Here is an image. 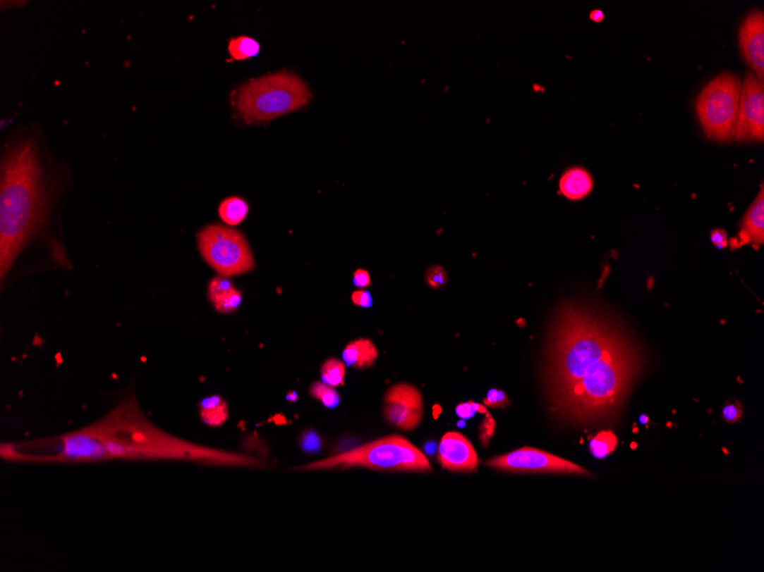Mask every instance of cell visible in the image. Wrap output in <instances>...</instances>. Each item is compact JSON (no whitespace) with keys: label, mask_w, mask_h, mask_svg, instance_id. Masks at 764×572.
<instances>
[{"label":"cell","mask_w":764,"mask_h":572,"mask_svg":"<svg viewBox=\"0 0 764 572\" xmlns=\"http://www.w3.org/2000/svg\"><path fill=\"white\" fill-rule=\"evenodd\" d=\"M642 361L638 344L609 314L565 301L550 323L541 368L552 413L574 425L612 423Z\"/></svg>","instance_id":"6da1fadb"},{"label":"cell","mask_w":764,"mask_h":572,"mask_svg":"<svg viewBox=\"0 0 764 572\" xmlns=\"http://www.w3.org/2000/svg\"><path fill=\"white\" fill-rule=\"evenodd\" d=\"M0 185V277L4 280L45 217V182L32 142H22L8 151L1 165Z\"/></svg>","instance_id":"7a4b0ae2"},{"label":"cell","mask_w":764,"mask_h":572,"mask_svg":"<svg viewBox=\"0 0 764 572\" xmlns=\"http://www.w3.org/2000/svg\"><path fill=\"white\" fill-rule=\"evenodd\" d=\"M310 97L303 79L283 71L243 85L234 94V106L248 124H259L299 110Z\"/></svg>","instance_id":"3957f363"},{"label":"cell","mask_w":764,"mask_h":572,"mask_svg":"<svg viewBox=\"0 0 764 572\" xmlns=\"http://www.w3.org/2000/svg\"><path fill=\"white\" fill-rule=\"evenodd\" d=\"M353 467L393 472H432V465L425 454L401 435L381 437L348 452L298 467L296 470H349Z\"/></svg>","instance_id":"277c9868"},{"label":"cell","mask_w":764,"mask_h":572,"mask_svg":"<svg viewBox=\"0 0 764 572\" xmlns=\"http://www.w3.org/2000/svg\"><path fill=\"white\" fill-rule=\"evenodd\" d=\"M741 79L734 73L717 75L698 95L696 110L707 137L717 142L736 139Z\"/></svg>","instance_id":"5b68a950"},{"label":"cell","mask_w":764,"mask_h":572,"mask_svg":"<svg viewBox=\"0 0 764 572\" xmlns=\"http://www.w3.org/2000/svg\"><path fill=\"white\" fill-rule=\"evenodd\" d=\"M197 239L202 259L221 277L248 273L255 266L248 240L237 230L212 224L200 231Z\"/></svg>","instance_id":"8992f818"},{"label":"cell","mask_w":764,"mask_h":572,"mask_svg":"<svg viewBox=\"0 0 764 572\" xmlns=\"http://www.w3.org/2000/svg\"><path fill=\"white\" fill-rule=\"evenodd\" d=\"M487 466L497 471L516 473H554V474H579L592 476L583 467L566 461L564 458L544 452L540 449H517L504 455L489 459Z\"/></svg>","instance_id":"52a82bcc"},{"label":"cell","mask_w":764,"mask_h":572,"mask_svg":"<svg viewBox=\"0 0 764 572\" xmlns=\"http://www.w3.org/2000/svg\"><path fill=\"white\" fill-rule=\"evenodd\" d=\"M740 142L764 139V87L752 73L741 82L736 139Z\"/></svg>","instance_id":"ba28073f"},{"label":"cell","mask_w":764,"mask_h":572,"mask_svg":"<svg viewBox=\"0 0 764 572\" xmlns=\"http://www.w3.org/2000/svg\"><path fill=\"white\" fill-rule=\"evenodd\" d=\"M384 417L388 424L402 431L417 428L423 417V401L419 390L405 383L392 386L384 394Z\"/></svg>","instance_id":"9c48e42d"},{"label":"cell","mask_w":764,"mask_h":572,"mask_svg":"<svg viewBox=\"0 0 764 572\" xmlns=\"http://www.w3.org/2000/svg\"><path fill=\"white\" fill-rule=\"evenodd\" d=\"M739 47L753 75L763 82L764 77V15L754 11L740 25Z\"/></svg>","instance_id":"30bf717a"},{"label":"cell","mask_w":764,"mask_h":572,"mask_svg":"<svg viewBox=\"0 0 764 572\" xmlns=\"http://www.w3.org/2000/svg\"><path fill=\"white\" fill-rule=\"evenodd\" d=\"M438 461L445 470L473 472L478 467V457L467 437L458 432H447L438 444Z\"/></svg>","instance_id":"8fae6325"},{"label":"cell","mask_w":764,"mask_h":572,"mask_svg":"<svg viewBox=\"0 0 764 572\" xmlns=\"http://www.w3.org/2000/svg\"><path fill=\"white\" fill-rule=\"evenodd\" d=\"M764 192L761 185L756 199L754 200L741 222L740 238L745 242L763 244L764 241Z\"/></svg>","instance_id":"7c38bea8"},{"label":"cell","mask_w":764,"mask_h":572,"mask_svg":"<svg viewBox=\"0 0 764 572\" xmlns=\"http://www.w3.org/2000/svg\"><path fill=\"white\" fill-rule=\"evenodd\" d=\"M378 349L372 340L368 338H358L353 340L344 347L342 360L349 367L356 369H366L375 365L378 359Z\"/></svg>","instance_id":"4fadbf2b"},{"label":"cell","mask_w":764,"mask_h":572,"mask_svg":"<svg viewBox=\"0 0 764 572\" xmlns=\"http://www.w3.org/2000/svg\"><path fill=\"white\" fill-rule=\"evenodd\" d=\"M559 189L569 199H583L592 191V176L586 169L580 167L568 169L559 181Z\"/></svg>","instance_id":"5bb4252c"},{"label":"cell","mask_w":764,"mask_h":572,"mask_svg":"<svg viewBox=\"0 0 764 572\" xmlns=\"http://www.w3.org/2000/svg\"><path fill=\"white\" fill-rule=\"evenodd\" d=\"M200 415L204 424L210 428H218L227 422L229 417L227 402L220 395L202 399L200 404Z\"/></svg>","instance_id":"9a60e30c"},{"label":"cell","mask_w":764,"mask_h":572,"mask_svg":"<svg viewBox=\"0 0 764 572\" xmlns=\"http://www.w3.org/2000/svg\"><path fill=\"white\" fill-rule=\"evenodd\" d=\"M248 214V202L239 197H229L219 206V216L229 226L239 225Z\"/></svg>","instance_id":"2e32d148"},{"label":"cell","mask_w":764,"mask_h":572,"mask_svg":"<svg viewBox=\"0 0 764 572\" xmlns=\"http://www.w3.org/2000/svg\"><path fill=\"white\" fill-rule=\"evenodd\" d=\"M228 51L235 61L255 58L260 53V44L251 37L241 36L230 39Z\"/></svg>","instance_id":"e0dca14e"},{"label":"cell","mask_w":764,"mask_h":572,"mask_svg":"<svg viewBox=\"0 0 764 572\" xmlns=\"http://www.w3.org/2000/svg\"><path fill=\"white\" fill-rule=\"evenodd\" d=\"M618 446V439L612 431H602L589 442V452L598 459L611 455Z\"/></svg>","instance_id":"ac0fdd59"},{"label":"cell","mask_w":764,"mask_h":572,"mask_svg":"<svg viewBox=\"0 0 764 572\" xmlns=\"http://www.w3.org/2000/svg\"><path fill=\"white\" fill-rule=\"evenodd\" d=\"M320 376L325 384L332 387L344 386L346 377L344 362L336 358L327 359L320 367Z\"/></svg>","instance_id":"d6986e66"},{"label":"cell","mask_w":764,"mask_h":572,"mask_svg":"<svg viewBox=\"0 0 764 572\" xmlns=\"http://www.w3.org/2000/svg\"><path fill=\"white\" fill-rule=\"evenodd\" d=\"M309 394L315 400L320 401L324 406L333 409L340 404V394L332 386L324 382H315L309 386Z\"/></svg>","instance_id":"ffe728a7"},{"label":"cell","mask_w":764,"mask_h":572,"mask_svg":"<svg viewBox=\"0 0 764 572\" xmlns=\"http://www.w3.org/2000/svg\"><path fill=\"white\" fill-rule=\"evenodd\" d=\"M241 301H242V294L234 287L233 290H230L224 295L219 297L217 301H213V305L220 313L228 314L235 312L241 305Z\"/></svg>","instance_id":"44dd1931"},{"label":"cell","mask_w":764,"mask_h":572,"mask_svg":"<svg viewBox=\"0 0 764 572\" xmlns=\"http://www.w3.org/2000/svg\"><path fill=\"white\" fill-rule=\"evenodd\" d=\"M322 444H323V441L320 434L313 430H307L300 435V447L303 452L308 454H316L320 452Z\"/></svg>","instance_id":"7402d4cb"},{"label":"cell","mask_w":764,"mask_h":572,"mask_svg":"<svg viewBox=\"0 0 764 572\" xmlns=\"http://www.w3.org/2000/svg\"><path fill=\"white\" fill-rule=\"evenodd\" d=\"M425 280H426L427 285H428L429 287L434 288V290L442 288V287H444L447 283V272L445 271V268H443V266H430V268H427L426 274H425Z\"/></svg>","instance_id":"603a6c76"},{"label":"cell","mask_w":764,"mask_h":572,"mask_svg":"<svg viewBox=\"0 0 764 572\" xmlns=\"http://www.w3.org/2000/svg\"><path fill=\"white\" fill-rule=\"evenodd\" d=\"M234 285L231 281L226 277H217L214 279H212L211 282L209 285V299L210 301H217L219 297L224 295L226 292H229L230 290H233Z\"/></svg>","instance_id":"cb8c5ba5"},{"label":"cell","mask_w":764,"mask_h":572,"mask_svg":"<svg viewBox=\"0 0 764 572\" xmlns=\"http://www.w3.org/2000/svg\"><path fill=\"white\" fill-rule=\"evenodd\" d=\"M741 416H743V406L737 400L734 399L729 400L723 406L722 417L729 424L739 422Z\"/></svg>","instance_id":"d4e9b609"},{"label":"cell","mask_w":764,"mask_h":572,"mask_svg":"<svg viewBox=\"0 0 764 572\" xmlns=\"http://www.w3.org/2000/svg\"><path fill=\"white\" fill-rule=\"evenodd\" d=\"M456 415L459 416L460 418L469 419L471 417H474L476 414H485L487 413V406L484 404H476L474 401H468L465 404H458L456 408Z\"/></svg>","instance_id":"484cf974"},{"label":"cell","mask_w":764,"mask_h":572,"mask_svg":"<svg viewBox=\"0 0 764 572\" xmlns=\"http://www.w3.org/2000/svg\"><path fill=\"white\" fill-rule=\"evenodd\" d=\"M483 404L490 408H506L511 404L507 394L500 390H490L487 397L483 400Z\"/></svg>","instance_id":"4316f807"},{"label":"cell","mask_w":764,"mask_h":572,"mask_svg":"<svg viewBox=\"0 0 764 572\" xmlns=\"http://www.w3.org/2000/svg\"><path fill=\"white\" fill-rule=\"evenodd\" d=\"M495 428H496V422H495L492 416L490 415L489 413L485 414V418H484L480 428V440L484 446H487L489 440L492 437Z\"/></svg>","instance_id":"83f0119b"},{"label":"cell","mask_w":764,"mask_h":572,"mask_svg":"<svg viewBox=\"0 0 764 572\" xmlns=\"http://www.w3.org/2000/svg\"><path fill=\"white\" fill-rule=\"evenodd\" d=\"M351 301L356 306L370 307L372 305L371 294L366 290H357L353 292Z\"/></svg>","instance_id":"f1b7e54d"},{"label":"cell","mask_w":764,"mask_h":572,"mask_svg":"<svg viewBox=\"0 0 764 572\" xmlns=\"http://www.w3.org/2000/svg\"><path fill=\"white\" fill-rule=\"evenodd\" d=\"M353 285L360 288H366V287L371 286V277H370L369 272L363 268H358L355 273H353Z\"/></svg>","instance_id":"f546056e"},{"label":"cell","mask_w":764,"mask_h":572,"mask_svg":"<svg viewBox=\"0 0 764 572\" xmlns=\"http://www.w3.org/2000/svg\"><path fill=\"white\" fill-rule=\"evenodd\" d=\"M710 239L713 241V244H715L717 248H725L728 246V237L727 233L723 230H714L710 233Z\"/></svg>","instance_id":"4dcf8cb0"},{"label":"cell","mask_w":764,"mask_h":572,"mask_svg":"<svg viewBox=\"0 0 764 572\" xmlns=\"http://www.w3.org/2000/svg\"><path fill=\"white\" fill-rule=\"evenodd\" d=\"M590 18H592V20H594V21H601L602 18H603V13H602L601 11H595V12H592Z\"/></svg>","instance_id":"1f68e13d"},{"label":"cell","mask_w":764,"mask_h":572,"mask_svg":"<svg viewBox=\"0 0 764 572\" xmlns=\"http://www.w3.org/2000/svg\"><path fill=\"white\" fill-rule=\"evenodd\" d=\"M286 399L289 401H292V402H294V401L298 400V395H296V393H294V392H290V393L287 394Z\"/></svg>","instance_id":"d6a6232c"},{"label":"cell","mask_w":764,"mask_h":572,"mask_svg":"<svg viewBox=\"0 0 764 572\" xmlns=\"http://www.w3.org/2000/svg\"><path fill=\"white\" fill-rule=\"evenodd\" d=\"M638 421H640L641 424L647 425L648 423H649V417H648L647 415H641V417H640V418H638Z\"/></svg>","instance_id":"836d02e7"}]
</instances>
